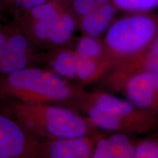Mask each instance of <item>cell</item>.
<instances>
[{
  "instance_id": "obj_19",
  "label": "cell",
  "mask_w": 158,
  "mask_h": 158,
  "mask_svg": "<svg viewBox=\"0 0 158 158\" xmlns=\"http://www.w3.org/2000/svg\"><path fill=\"white\" fill-rule=\"evenodd\" d=\"M49 0H4V5L7 4L11 7L22 12H27L33 7L46 2Z\"/></svg>"
},
{
  "instance_id": "obj_2",
  "label": "cell",
  "mask_w": 158,
  "mask_h": 158,
  "mask_svg": "<svg viewBox=\"0 0 158 158\" xmlns=\"http://www.w3.org/2000/svg\"><path fill=\"white\" fill-rule=\"evenodd\" d=\"M86 93L59 75L42 69L27 68L0 76V98H12L22 103L70 102L78 106Z\"/></svg>"
},
{
  "instance_id": "obj_3",
  "label": "cell",
  "mask_w": 158,
  "mask_h": 158,
  "mask_svg": "<svg viewBox=\"0 0 158 158\" xmlns=\"http://www.w3.org/2000/svg\"><path fill=\"white\" fill-rule=\"evenodd\" d=\"M12 110L18 122L33 135L49 140L92 135L99 131L88 118L48 103L17 102L13 105Z\"/></svg>"
},
{
  "instance_id": "obj_12",
  "label": "cell",
  "mask_w": 158,
  "mask_h": 158,
  "mask_svg": "<svg viewBox=\"0 0 158 158\" xmlns=\"http://www.w3.org/2000/svg\"><path fill=\"white\" fill-rule=\"evenodd\" d=\"M117 8L113 2L97 7L93 11L79 19V24L85 35L98 37L111 24Z\"/></svg>"
},
{
  "instance_id": "obj_9",
  "label": "cell",
  "mask_w": 158,
  "mask_h": 158,
  "mask_svg": "<svg viewBox=\"0 0 158 158\" xmlns=\"http://www.w3.org/2000/svg\"><path fill=\"white\" fill-rule=\"evenodd\" d=\"M97 133L81 137L50 139L46 147H41L40 156L51 158L92 157Z\"/></svg>"
},
{
  "instance_id": "obj_18",
  "label": "cell",
  "mask_w": 158,
  "mask_h": 158,
  "mask_svg": "<svg viewBox=\"0 0 158 158\" xmlns=\"http://www.w3.org/2000/svg\"><path fill=\"white\" fill-rule=\"evenodd\" d=\"M96 7L94 0H71V10L78 19L90 13Z\"/></svg>"
},
{
  "instance_id": "obj_16",
  "label": "cell",
  "mask_w": 158,
  "mask_h": 158,
  "mask_svg": "<svg viewBox=\"0 0 158 158\" xmlns=\"http://www.w3.org/2000/svg\"><path fill=\"white\" fill-rule=\"evenodd\" d=\"M118 10L129 13L151 12L158 7V0H112Z\"/></svg>"
},
{
  "instance_id": "obj_4",
  "label": "cell",
  "mask_w": 158,
  "mask_h": 158,
  "mask_svg": "<svg viewBox=\"0 0 158 158\" xmlns=\"http://www.w3.org/2000/svg\"><path fill=\"white\" fill-rule=\"evenodd\" d=\"M158 35V13H130L112 22L103 39L104 57L114 64L147 49Z\"/></svg>"
},
{
  "instance_id": "obj_17",
  "label": "cell",
  "mask_w": 158,
  "mask_h": 158,
  "mask_svg": "<svg viewBox=\"0 0 158 158\" xmlns=\"http://www.w3.org/2000/svg\"><path fill=\"white\" fill-rule=\"evenodd\" d=\"M135 158H158V137L136 140Z\"/></svg>"
},
{
  "instance_id": "obj_11",
  "label": "cell",
  "mask_w": 158,
  "mask_h": 158,
  "mask_svg": "<svg viewBox=\"0 0 158 158\" xmlns=\"http://www.w3.org/2000/svg\"><path fill=\"white\" fill-rule=\"evenodd\" d=\"M135 142L130 135L120 132L96 135L93 158H135Z\"/></svg>"
},
{
  "instance_id": "obj_6",
  "label": "cell",
  "mask_w": 158,
  "mask_h": 158,
  "mask_svg": "<svg viewBox=\"0 0 158 158\" xmlns=\"http://www.w3.org/2000/svg\"><path fill=\"white\" fill-rule=\"evenodd\" d=\"M42 146L19 122L0 114V158L40 156Z\"/></svg>"
},
{
  "instance_id": "obj_10",
  "label": "cell",
  "mask_w": 158,
  "mask_h": 158,
  "mask_svg": "<svg viewBox=\"0 0 158 158\" xmlns=\"http://www.w3.org/2000/svg\"><path fill=\"white\" fill-rule=\"evenodd\" d=\"M121 93L138 107L158 116V88L147 73L137 74L130 78Z\"/></svg>"
},
{
  "instance_id": "obj_22",
  "label": "cell",
  "mask_w": 158,
  "mask_h": 158,
  "mask_svg": "<svg viewBox=\"0 0 158 158\" xmlns=\"http://www.w3.org/2000/svg\"><path fill=\"white\" fill-rule=\"evenodd\" d=\"M4 6V0H0V10Z\"/></svg>"
},
{
  "instance_id": "obj_14",
  "label": "cell",
  "mask_w": 158,
  "mask_h": 158,
  "mask_svg": "<svg viewBox=\"0 0 158 158\" xmlns=\"http://www.w3.org/2000/svg\"><path fill=\"white\" fill-rule=\"evenodd\" d=\"M54 72L68 79L76 78V53L64 50L56 55L52 62Z\"/></svg>"
},
{
  "instance_id": "obj_13",
  "label": "cell",
  "mask_w": 158,
  "mask_h": 158,
  "mask_svg": "<svg viewBox=\"0 0 158 158\" xmlns=\"http://www.w3.org/2000/svg\"><path fill=\"white\" fill-rule=\"evenodd\" d=\"M110 68V63L105 58L93 59L76 53V78L82 84L100 80Z\"/></svg>"
},
{
  "instance_id": "obj_20",
  "label": "cell",
  "mask_w": 158,
  "mask_h": 158,
  "mask_svg": "<svg viewBox=\"0 0 158 158\" xmlns=\"http://www.w3.org/2000/svg\"><path fill=\"white\" fill-rule=\"evenodd\" d=\"M8 34L9 30H7V29H4L3 30L0 28V60H1L4 51H5Z\"/></svg>"
},
{
  "instance_id": "obj_5",
  "label": "cell",
  "mask_w": 158,
  "mask_h": 158,
  "mask_svg": "<svg viewBox=\"0 0 158 158\" xmlns=\"http://www.w3.org/2000/svg\"><path fill=\"white\" fill-rule=\"evenodd\" d=\"M141 73L158 74V35L147 49L112 66L101 78L102 85L110 92L121 93L128 79Z\"/></svg>"
},
{
  "instance_id": "obj_7",
  "label": "cell",
  "mask_w": 158,
  "mask_h": 158,
  "mask_svg": "<svg viewBox=\"0 0 158 158\" xmlns=\"http://www.w3.org/2000/svg\"><path fill=\"white\" fill-rule=\"evenodd\" d=\"M27 22L35 38L57 45L68 42L76 27L75 14L71 9L51 19L29 20Z\"/></svg>"
},
{
  "instance_id": "obj_15",
  "label": "cell",
  "mask_w": 158,
  "mask_h": 158,
  "mask_svg": "<svg viewBox=\"0 0 158 158\" xmlns=\"http://www.w3.org/2000/svg\"><path fill=\"white\" fill-rule=\"evenodd\" d=\"M76 52L90 59H102L105 54L103 40L85 35L78 40Z\"/></svg>"
},
{
  "instance_id": "obj_1",
  "label": "cell",
  "mask_w": 158,
  "mask_h": 158,
  "mask_svg": "<svg viewBox=\"0 0 158 158\" xmlns=\"http://www.w3.org/2000/svg\"><path fill=\"white\" fill-rule=\"evenodd\" d=\"M77 106L99 130L130 135L158 133L157 115L109 92H87Z\"/></svg>"
},
{
  "instance_id": "obj_21",
  "label": "cell",
  "mask_w": 158,
  "mask_h": 158,
  "mask_svg": "<svg viewBox=\"0 0 158 158\" xmlns=\"http://www.w3.org/2000/svg\"><path fill=\"white\" fill-rule=\"evenodd\" d=\"M94 1H95L96 7L105 5H106V4L112 2V0H94Z\"/></svg>"
},
{
  "instance_id": "obj_8",
  "label": "cell",
  "mask_w": 158,
  "mask_h": 158,
  "mask_svg": "<svg viewBox=\"0 0 158 158\" xmlns=\"http://www.w3.org/2000/svg\"><path fill=\"white\" fill-rule=\"evenodd\" d=\"M32 57L33 50L27 36L19 31H9L0 60V76L29 68Z\"/></svg>"
}]
</instances>
